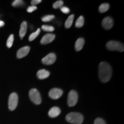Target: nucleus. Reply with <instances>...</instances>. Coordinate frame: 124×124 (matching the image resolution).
Returning <instances> with one entry per match:
<instances>
[{
	"label": "nucleus",
	"mask_w": 124,
	"mask_h": 124,
	"mask_svg": "<svg viewBox=\"0 0 124 124\" xmlns=\"http://www.w3.org/2000/svg\"><path fill=\"white\" fill-rule=\"evenodd\" d=\"M29 98L36 105H40L41 103V97L38 90L32 89L29 93Z\"/></svg>",
	"instance_id": "nucleus-4"
},
{
	"label": "nucleus",
	"mask_w": 124,
	"mask_h": 124,
	"mask_svg": "<svg viewBox=\"0 0 124 124\" xmlns=\"http://www.w3.org/2000/svg\"><path fill=\"white\" fill-rule=\"evenodd\" d=\"M24 4V2L23 1H21V0H16V1H15L13 2V4H12V6L14 7H21Z\"/></svg>",
	"instance_id": "nucleus-24"
},
{
	"label": "nucleus",
	"mask_w": 124,
	"mask_h": 124,
	"mask_svg": "<svg viewBox=\"0 0 124 124\" xmlns=\"http://www.w3.org/2000/svg\"><path fill=\"white\" fill-rule=\"evenodd\" d=\"M54 18H55L54 15H46L42 17L41 20L43 22H49V21H51V20H53Z\"/></svg>",
	"instance_id": "nucleus-22"
},
{
	"label": "nucleus",
	"mask_w": 124,
	"mask_h": 124,
	"mask_svg": "<svg viewBox=\"0 0 124 124\" xmlns=\"http://www.w3.org/2000/svg\"><path fill=\"white\" fill-rule=\"evenodd\" d=\"M40 29L39 28L37 29V31H36V32L32 33L30 36H29V41H33V40H35V39L40 34Z\"/></svg>",
	"instance_id": "nucleus-19"
},
{
	"label": "nucleus",
	"mask_w": 124,
	"mask_h": 124,
	"mask_svg": "<svg viewBox=\"0 0 124 124\" xmlns=\"http://www.w3.org/2000/svg\"><path fill=\"white\" fill-rule=\"evenodd\" d=\"M84 117L79 113H70L66 117V120L70 123L73 124H81L83 121Z\"/></svg>",
	"instance_id": "nucleus-2"
},
{
	"label": "nucleus",
	"mask_w": 124,
	"mask_h": 124,
	"mask_svg": "<svg viewBox=\"0 0 124 124\" xmlns=\"http://www.w3.org/2000/svg\"><path fill=\"white\" fill-rule=\"evenodd\" d=\"M27 23L25 21H23L21 23V27H20V32H19V36L21 38V39H23V38L25 36L26 33H27Z\"/></svg>",
	"instance_id": "nucleus-14"
},
{
	"label": "nucleus",
	"mask_w": 124,
	"mask_h": 124,
	"mask_svg": "<svg viewBox=\"0 0 124 124\" xmlns=\"http://www.w3.org/2000/svg\"><path fill=\"white\" fill-rule=\"evenodd\" d=\"M85 23V19L83 16H80L78 18L75 23V27L77 28H81L83 26Z\"/></svg>",
	"instance_id": "nucleus-18"
},
{
	"label": "nucleus",
	"mask_w": 124,
	"mask_h": 124,
	"mask_svg": "<svg viewBox=\"0 0 124 124\" xmlns=\"http://www.w3.org/2000/svg\"><path fill=\"white\" fill-rule=\"evenodd\" d=\"M63 1L62 0L60 1H58L56 2H55L53 4V8L54 9H58V8H61L63 7Z\"/></svg>",
	"instance_id": "nucleus-23"
},
{
	"label": "nucleus",
	"mask_w": 124,
	"mask_h": 124,
	"mask_svg": "<svg viewBox=\"0 0 124 124\" xmlns=\"http://www.w3.org/2000/svg\"><path fill=\"white\" fill-rule=\"evenodd\" d=\"M94 124H106V123L105 120H103L101 118H97L94 121Z\"/></svg>",
	"instance_id": "nucleus-25"
},
{
	"label": "nucleus",
	"mask_w": 124,
	"mask_h": 124,
	"mask_svg": "<svg viewBox=\"0 0 124 124\" xmlns=\"http://www.w3.org/2000/svg\"><path fill=\"white\" fill-rule=\"evenodd\" d=\"M63 90L58 88H54L49 91L48 95L53 100H58L63 95Z\"/></svg>",
	"instance_id": "nucleus-7"
},
{
	"label": "nucleus",
	"mask_w": 124,
	"mask_h": 124,
	"mask_svg": "<svg viewBox=\"0 0 124 124\" xmlns=\"http://www.w3.org/2000/svg\"><path fill=\"white\" fill-rule=\"evenodd\" d=\"M61 113L60 108L58 107H52L48 111V116L51 118L57 117Z\"/></svg>",
	"instance_id": "nucleus-12"
},
{
	"label": "nucleus",
	"mask_w": 124,
	"mask_h": 124,
	"mask_svg": "<svg viewBox=\"0 0 124 124\" xmlns=\"http://www.w3.org/2000/svg\"><path fill=\"white\" fill-rule=\"evenodd\" d=\"M106 47L108 50L118 51L120 52H123L124 46L122 43L116 41H110L107 43Z\"/></svg>",
	"instance_id": "nucleus-3"
},
{
	"label": "nucleus",
	"mask_w": 124,
	"mask_h": 124,
	"mask_svg": "<svg viewBox=\"0 0 124 124\" xmlns=\"http://www.w3.org/2000/svg\"><path fill=\"white\" fill-rule=\"evenodd\" d=\"M5 25V23L4 21H0V28L4 27V25Z\"/></svg>",
	"instance_id": "nucleus-29"
},
{
	"label": "nucleus",
	"mask_w": 124,
	"mask_h": 124,
	"mask_svg": "<svg viewBox=\"0 0 124 124\" xmlns=\"http://www.w3.org/2000/svg\"><path fill=\"white\" fill-rule=\"evenodd\" d=\"M41 2V0H32L31 1V5L32 6H35L36 5H38Z\"/></svg>",
	"instance_id": "nucleus-28"
},
{
	"label": "nucleus",
	"mask_w": 124,
	"mask_h": 124,
	"mask_svg": "<svg viewBox=\"0 0 124 124\" xmlns=\"http://www.w3.org/2000/svg\"><path fill=\"white\" fill-rule=\"evenodd\" d=\"M14 41V36L13 35H10L9 36L8 39L7 40V46L9 48H10V47H12V45H13Z\"/></svg>",
	"instance_id": "nucleus-21"
},
{
	"label": "nucleus",
	"mask_w": 124,
	"mask_h": 124,
	"mask_svg": "<svg viewBox=\"0 0 124 124\" xmlns=\"http://www.w3.org/2000/svg\"><path fill=\"white\" fill-rule=\"evenodd\" d=\"M55 39V35L54 34L48 33L45 35L41 39L40 43L41 44H47L54 41Z\"/></svg>",
	"instance_id": "nucleus-9"
},
{
	"label": "nucleus",
	"mask_w": 124,
	"mask_h": 124,
	"mask_svg": "<svg viewBox=\"0 0 124 124\" xmlns=\"http://www.w3.org/2000/svg\"><path fill=\"white\" fill-rule=\"evenodd\" d=\"M30 51V47L28 46H25L20 48L17 51V57L18 59H21L26 56Z\"/></svg>",
	"instance_id": "nucleus-11"
},
{
	"label": "nucleus",
	"mask_w": 124,
	"mask_h": 124,
	"mask_svg": "<svg viewBox=\"0 0 124 124\" xmlns=\"http://www.w3.org/2000/svg\"><path fill=\"white\" fill-rule=\"evenodd\" d=\"M109 8L110 7L108 4H107V3L102 4L99 7V11H100V13H105L109 9Z\"/></svg>",
	"instance_id": "nucleus-17"
},
{
	"label": "nucleus",
	"mask_w": 124,
	"mask_h": 124,
	"mask_svg": "<svg viewBox=\"0 0 124 124\" xmlns=\"http://www.w3.org/2000/svg\"><path fill=\"white\" fill-rule=\"evenodd\" d=\"M41 29L44 31L48 32H53L55 30V28H54V27L51 25H43L41 26Z\"/></svg>",
	"instance_id": "nucleus-20"
},
{
	"label": "nucleus",
	"mask_w": 124,
	"mask_h": 124,
	"mask_svg": "<svg viewBox=\"0 0 124 124\" xmlns=\"http://www.w3.org/2000/svg\"><path fill=\"white\" fill-rule=\"evenodd\" d=\"M37 8L36 6H31V7H29L27 8V12L28 13H32L33 11H35L37 9Z\"/></svg>",
	"instance_id": "nucleus-27"
},
{
	"label": "nucleus",
	"mask_w": 124,
	"mask_h": 124,
	"mask_svg": "<svg viewBox=\"0 0 124 124\" xmlns=\"http://www.w3.org/2000/svg\"><path fill=\"white\" fill-rule=\"evenodd\" d=\"M56 59V56L54 53H50L42 59V63L46 65L54 64Z\"/></svg>",
	"instance_id": "nucleus-8"
},
{
	"label": "nucleus",
	"mask_w": 124,
	"mask_h": 124,
	"mask_svg": "<svg viewBox=\"0 0 124 124\" xmlns=\"http://www.w3.org/2000/svg\"><path fill=\"white\" fill-rule=\"evenodd\" d=\"M74 18V15H72L70 16L69 18L67 19L66 22H65V27H66V28H70L71 27L72 23H73Z\"/></svg>",
	"instance_id": "nucleus-16"
},
{
	"label": "nucleus",
	"mask_w": 124,
	"mask_h": 124,
	"mask_svg": "<svg viewBox=\"0 0 124 124\" xmlns=\"http://www.w3.org/2000/svg\"><path fill=\"white\" fill-rule=\"evenodd\" d=\"M102 25L107 30L110 29L113 26V20L110 17H107L102 20Z\"/></svg>",
	"instance_id": "nucleus-10"
},
{
	"label": "nucleus",
	"mask_w": 124,
	"mask_h": 124,
	"mask_svg": "<svg viewBox=\"0 0 124 124\" xmlns=\"http://www.w3.org/2000/svg\"><path fill=\"white\" fill-rule=\"evenodd\" d=\"M18 102V97L16 93H13L9 97L8 106L10 110L13 111L16 108Z\"/></svg>",
	"instance_id": "nucleus-5"
},
{
	"label": "nucleus",
	"mask_w": 124,
	"mask_h": 124,
	"mask_svg": "<svg viewBox=\"0 0 124 124\" xmlns=\"http://www.w3.org/2000/svg\"><path fill=\"white\" fill-rule=\"evenodd\" d=\"M49 75H50V73L49 71L44 69L40 70L38 71V73H37V76L40 79H44L47 78L49 77Z\"/></svg>",
	"instance_id": "nucleus-13"
},
{
	"label": "nucleus",
	"mask_w": 124,
	"mask_h": 124,
	"mask_svg": "<svg viewBox=\"0 0 124 124\" xmlns=\"http://www.w3.org/2000/svg\"><path fill=\"white\" fill-rule=\"evenodd\" d=\"M60 10H61L62 12H63V13L64 14H68L70 13V10L69 8L66 7H62L61 8H60Z\"/></svg>",
	"instance_id": "nucleus-26"
},
{
	"label": "nucleus",
	"mask_w": 124,
	"mask_h": 124,
	"mask_svg": "<svg viewBox=\"0 0 124 124\" xmlns=\"http://www.w3.org/2000/svg\"><path fill=\"white\" fill-rule=\"evenodd\" d=\"M78 100V95L75 90H71L69 92L68 95L67 103L70 107L74 106L77 103Z\"/></svg>",
	"instance_id": "nucleus-6"
},
{
	"label": "nucleus",
	"mask_w": 124,
	"mask_h": 124,
	"mask_svg": "<svg viewBox=\"0 0 124 124\" xmlns=\"http://www.w3.org/2000/svg\"><path fill=\"white\" fill-rule=\"evenodd\" d=\"M85 44V40L83 38H79L75 42V50L79 51L83 48Z\"/></svg>",
	"instance_id": "nucleus-15"
},
{
	"label": "nucleus",
	"mask_w": 124,
	"mask_h": 124,
	"mask_svg": "<svg viewBox=\"0 0 124 124\" xmlns=\"http://www.w3.org/2000/svg\"><path fill=\"white\" fill-rule=\"evenodd\" d=\"M112 75V69L109 64L102 62L99 65V77L103 83L110 80Z\"/></svg>",
	"instance_id": "nucleus-1"
}]
</instances>
